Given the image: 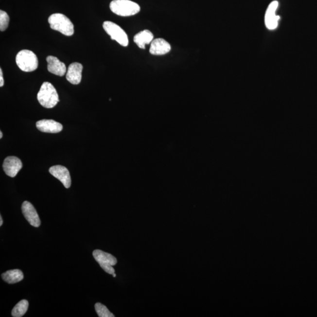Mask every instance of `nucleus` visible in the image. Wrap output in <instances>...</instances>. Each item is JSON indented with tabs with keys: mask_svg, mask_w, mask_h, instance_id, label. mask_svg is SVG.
<instances>
[{
	"mask_svg": "<svg viewBox=\"0 0 317 317\" xmlns=\"http://www.w3.org/2000/svg\"><path fill=\"white\" fill-rule=\"evenodd\" d=\"M2 167L7 176L14 177L21 169L22 163L18 158L8 157L5 158Z\"/></svg>",
	"mask_w": 317,
	"mask_h": 317,
	"instance_id": "obj_10",
	"label": "nucleus"
},
{
	"mask_svg": "<svg viewBox=\"0 0 317 317\" xmlns=\"http://www.w3.org/2000/svg\"><path fill=\"white\" fill-rule=\"evenodd\" d=\"M49 22L52 29L59 31L62 35L71 36L74 34V26L72 22L64 14H52L49 17Z\"/></svg>",
	"mask_w": 317,
	"mask_h": 317,
	"instance_id": "obj_2",
	"label": "nucleus"
},
{
	"mask_svg": "<svg viewBox=\"0 0 317 317\" xmlns=\"http://www.w3.org/2000/svg\"><path fill=\"white\" fill-rule=\"evenodd\" d=\"M112 275H113V276H114V277H115L116 276H117V275H116V274H115V273L113 274Z\"/></svg>",
	"mask_w": 317,
	"mask_h": 317,
	"instance_id": "obj_23",
	"label": "nucleus"
},
{
	"mask_svg": "<svg viewBox=\"0 0 317 317\" xmlns=\"http://www.w3.org/2000/svg\"><path fill=\"white\" fill-rule=\"evenodd\" d=\"M16 61L19 69L24 72H33L38 67L37 56L30 50L19 52L16 56Z\"/></svg>",
	"mask_w": 317,
	"mask_h": 317,
	"instance_id": "obj_4",
	"label": "nucleus"
},
{
	"mask_svg": "<svg viewBox=\"0 0 317 317\" xmlns=\"http://www.w3.org/2000/svg\"><path fill=\"white\" fill-rule=\"evenodd\" d=\"M103 28L106 32L113 40H115L122 46L127 47L129 44V39L125 31L118 25L112 21H105Z\"/></svg>",
	"mask_w": 317,
	"mask_h": 317,
	"instance_id": "obj_5",
	"label": "nucleus"
},
{
	"mask_svg": "<svg viewBox=\"0 0 317 317\" xmlns=\"http://www.w3.org/2000/svg\"><path fill=\"white\" fill-rule=\"evenodd\" d=\"M22 211L24 217L31 226L35 228H38L40 226V219L32 204L25 201L22 205Z\"/></svg>",
	"mask_w": 317,
	"mask_h": 317,
	"instance_id": "obj_8",
	"label": "nucleus"
},
{
	"mask_svg": "<svg viewBox=\"0 0 317 317\" xmlns=\"http://www.w3.org/2000/svg\"><path fill=\"white\" fill-rule=\"evenodd\" d=\"M154 40V35L148 30L141 31L134 36V41L139 48L145 49L146 45L152 43Z\"/></svg>",
	"mask_w": 317,
	"mask_h": 317,
	"instance_id": "obj_15",
	"label": "nucleus"
},
{
	"mask_svg": "<svg viewBox=\"0 0 317 317\" xmlns=\"http://www.w3.org/2000/svg\"><path fill=\"white\" fill-rule=\"evenodd\" d=\"M83 66L78 62H74L70 65L68 69L66 78L70 84L78 85L81 83Z\"/></svg>",
	"mask_w": 317,
	"mask_h": 317,
	"instance_id": "obj_14",
	"label": "nucleus"
},
{
	"mask_svg": "<svg viewBox=\"0 0 317 317\" xmlns=\"http://www.w3.org/2000/svg\"><path fill=\"white\" fill-rule=\"evenodd\" d=\"M171 46L168 41L163 38L154 39L151 44L149 52L152 55H162L171 52Z\"/></svg>",
	"mask_w": 317,
	"mask_h": 317,
	"instance_id": "obj_13",
	"label": "nucleus"
},
{
	"mask_svg": "<svg viewBox=\"0 0 317 317\" xmlns=\"http://www.w3.org/2000/svg\"><path fill=\"white\" fill-rule=\"evenodd\" d=\"M4 81L3 78V75H2V71L1 69H0V87H2L4 86Z\"/></svg>",
	"mask_w": 317,
	"mask_h": 317,
	"instance_id": "obj_20",
	"label": "nucleus"
},
{
	"mask_svg": "<svg viewBox=\"0 0 317 317\" xmlns=\"http://www.w3.org/2000/svg\"><path fill=\"white\" fill-rule=\"evenodd\" d=\"M36 128L42 132L56 134L60 132L63 126L62 124L52 120H42L37 122L36 123Z\"/></svg>",
	"mask_w": 317,
	"mask_h": 317,
	"instance_id": "obj_12",
	"label": "nucleus"
},
{
	"mask_svg": "<svg viewBox=\"0 0 317 317\" xmlns=\"http://www.w3.org/2000/svg\"><path fill=\"white\" fill-rule=\"evenodd\" d=\"M2 223H3V220H2V216H0V226L2 225Z\"/></svg>",
	"mask_w": 317,
	"mask_h": 317,
	"instance_id": "obj_21",
	"label": "nucleus"
},
{
	"mask_svg": "<svg viewBox=\"0 0 317 317\" xmlns=\"http://www.w3.org/2000/svg\"><path fill=\"white\" fill-rule=\"evenodd\" d=\"M28 305H29V303H28L27 300H21L14 307L12 313H11L12 316L14 317H21L23 316L27 311Z\"/></svg>",
	"mask_w": 317,
	"mask_h": 317,
	"instance_id": "obj_17",
	"label": "nucleus"
},
{
	"mask_svg": "<svg viewBox=\"0 0 317 317\" xmlns=\"http://www.w3.org/2000/svg\"><path fill=\"white\" fill-rule=\"evenodd\" d=\"M49 172L51 174L58 179L63 184L65 188L69 189L71 185V179L70 172L66 167L61 165L52 166L50 168Z\"/></svg>",
	"mask_w": 317,
	"mask_h": 317,
	"instance_id": "obj_9",
	"label": "nucleus"
},
{
	"mask_svg": "<svg viewBox=\"0 0 317 317\" xmlns=\"http://www.w3.org/2000/svg\"><path fill=\"white\" fill-rule=\"evenodd\" d=\"M2 280L8 284H15L24 279L23 273L18 269L6 271L1 275Z\"/></svg>",
	"mask_w": 317,
	"mask_h": 317,
	"instance_id": "obj_16",
	"label": "nucleus"
},
{
	"mask_svg": "<svg viewBox=\"0 0 317 317\" xmlns=\"http://www.w3.org/2000/svg\"><path fill=\"white\" fill-rule=\"evenodd\" d=\"M279 2L274 1L268 5L265 15V24L269 30H275L278 26L280 17L277 16L276 11L278 8Z\"/></svg>",
	"mask_w": 317,
	"mask_h": 317,
	"instance_id": "obj_7",
	"label": "nucleus"
},
{
	"mask_svg": "<svg viewBox=\"0 0 317 317\" xmlns=\"http://www.w3.org/2000/svg\"><path fill=\"white\" fill-rule=\"evenodd\" d=\"M93 256L106 273L109 274L115 273L113 266L117 264V260L114 256L100 250L93 251Z\"/></svg>",
	"mask_w": 317,
	"mask_h": 317,
	"instance_id": "obj_6",
	"label": "nucleus"
},
{
	"mask_svg": "<svg viewBox=\"0 0 317 317\" xmlns=\"http://www.w3.org/2000/svg\"><path fill=\"white\" fill-rule=\"evenodd\" d=\"M48 70L51 73L59 76H63L67 72L66 64L59 60L54 56H47Z\"/></svg>",
	"mask_w": 317,
	"mask_h": 317,
	"instance_id": "obj_11",
	"label": "nucleus"
},
{
	"mask_svg": "<svg viewBox=\"0 0 317 317\" xmlns=\"http://www.w3.org/2000/svg\"><path fill=\"white\" fill-rule=\"evenodd\" d=\"M95 308L96 312L98 314V317H114L115 316L112 313H110L109 310L107 309L106 306L98 302L95 304Z\"/></svg>",
	"mask_w": 317,
	"mask_h": 317,
	"instance_id": "obj_18",
	"label": "nucleus"
},
{
	"mask_svg": "<svg viewBox=\"0 0 317 317\" xmlns=\"http://www.w3.org/2000/svg\"><path fill=\"white\" fill-rule=\"evenodd\" d=\"M37 100L45 108H53L59 101L57 91L49 82L42 84L37 94Z\"/></svg>",
	"mask_w": 317,
	"mask_h": 317,
	"instance_id": "obj_1",
	"label": "nucleus"
},
{
	"mask_svg": "<svg viewBox=\"0 0 317 317\" xmlns=\"http://www.w3.org/2000/svg\"><path fill=\"white\" fill-rule=\"evenodd\" d=\"M110 9L118 16L129 17L140 12L141 7L130 0H113L110 4Z\"/></svg>",
	"mask_w": 317,
	"mask_h": 317,
	"instance_id": "obj_3",
	"label": "nucleus"
},
{
	"mask_svg": "<svg viewBox=\"0 0 317 317\" xmlns=\"http://www.w3.org/2000/svg\"><path fill=\"white\" fill-rule=\"evenodd\" d=\"M2 138V133L1 131V132H0V138L1 139Z\"/></svg>",
	"mask_w": 317,
	"mask_h": 317,
	"instance_id": "obj_22",
	"label": "nucleus"
},
{
	"mask_svg": "<svg viewBox=\"0 0 317 317\" xmlns=\"http://www.w3.org/2000/svg\"><path fill=\"white\" fill-rule=\"evenodd\" d=\"M10 18L7 13L4 11H0V30L4 31L8 27Z\"/></svg>",
	"mask_w": 317,
	"mask_h": 317,
	"instance_id": "obj_19",
	"label": "nucleus"
}]
</instances>
